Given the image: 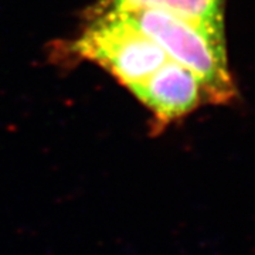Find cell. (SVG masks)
<instances>
[{"label":"cell","instance_id":"277c9868","mask_svg":"<svg viewBox=\"0 0 255 255\" xmlns=\"http://www.w3.org/2000/svg\"><path fill=\"white\" fill-rule=\"evenodd\" d=\"M227 0H98L88 14H98L118 7H150L196 21L213 31L226 33L224 13Z\"/></svg>","mask_w":255,"mask_h":255},{"label":"cell","instance_id":"3957f363","mask_svg":"<svg viewBox=\"0 0 255 255\" xmlns=\"http://www.w3.org/2000/svg\"><path fill=\"white\" fill-rule=\"evenodd\" d=\"M132 95L150 112L155 135L209 104L200 80L173 60H167Z\"/></svg>","mask_w":255,"mask_h":255},{"label":"cell","instance_id":"7a4b0ae2","mask_svg":"<svg viewBox=\"0 0 255 255\" xmlns=\"http://www.w3.org/2000/svg\"><path fill=\"white\" fill-rule=\"evenodd\" d=\"M85 20V27L61 54L71 61L100 65L130 94L170 60L155 41L114 13L91 14Z\"/></svg>","mask_w":255,"mask_h":255},{"label":"cell","instance_id":"6da1fadb","mask_svg":"<svg viewBox=\"0 0 255 255\" xmlns=\"http://www.w3.org/2000/svg\"><path fill=\"white\" fill-rule=\"evenodd\" d=\"M104 13L124 18L155 41L170 60L190 70L203 84L209 104L227 105L237 98V87L228 67L226 33L150 7H118Z\"/></svg>","mask_w":255,"mask_h":255}]
</instances>
